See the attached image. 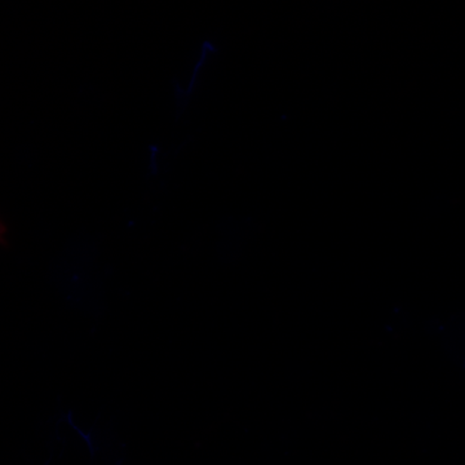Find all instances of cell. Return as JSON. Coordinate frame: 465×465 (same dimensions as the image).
Here are the masks:
<instances>
[]
</instances>
